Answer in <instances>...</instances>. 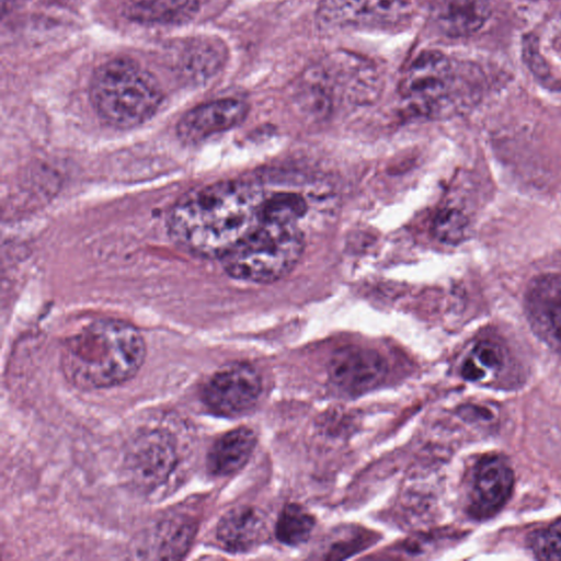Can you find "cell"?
Instances as JSON below:
<instances>
[{"label": "cell", "instance_id": "6da1fadb", "mask_svg": "<svg viewBox=\"0 0 561 561\" xmlns=\"http://www.w3.org/2000/svg\"><path fill=\"white\" fill-rule=\"evenodd\" d=\"M265 196L260 183L250 179L193 188L170 209L169 234L194 256L221 260L260 224Z\"/></svg>", "mask_w": 561, "mask_h": 561}, {"label": "cell", "instance_id": "7a4b0ae2", "mask_svg": "<svg viewBox=\"0 0 561 561\" xmlns=\"http://www.w3.org/2000/svg\"><path fill=\"white\" fill-rule=\"evenodd\" d=\"M145 357V340L134 325L103 319L68 339L61 352V367L72 385L100 389L134 377Z\"/></svg>", "mask_w": 561, "mask_h": 561}, {"label": "cell", "instance_id": "3957f363", "mask_svg": "<svg viewBox=\"0 0 561 561\" xmlns=\"http://www.w3.org/2000/svg\"><path fill=\"white\" fill-rule=\"evenodd\" d=\"M90 99L105 124L128 129L156 114L163 93L157 79L138 62L115 58L101 65L93 73Z\"/></svg>", "mask_w": 561, "mask_h": 561}, {"label": "cell", "instance_id": "277c9868", "mask_svg": "<svg viewBox=\"0 0 561 561\" xmlns=\"http://www.w3.org/2000/svg\"><path fill=\"white\" fill-rule=\"evenodd\" d=\"M304 249V233L297 224L261 220L220 261L231 277L266 284L289 274L298 264Z\"/></svg>", "mask_w": 561, "mask_h": 561}, {"label": "cell", "instance_id": "5b68a950", "mask_svg": "<svg viewBox=\"0 0 561 561\" xmlns=\"http://www.w3.org/2000/svg\"><path fill=\"white\" fill-rule=\"evenodd\" d=\"M457 79L456 68L447 56L423 51L404 70L400 93L415 112L438 116L454 108Z\"/></svg>", "mask_w": 561, "mask_h": 561}, {"label": "cell", "instance_id": "8992f818", "mask_svg": "<svg viewBox=\"0 0 561 561\" xmlns=\"http://www.w3.org/2000/svg\"><path fill=\"white\" fill-rule=\"evenodd\" d=\"M172 435L164 430L146 431L127 448L123 467L128 482L140 491H152L167 481L176 466Z\"/></svg>", "mask_w": 561, "mask_h": 561}, {"label": "cell", "instance_id": "52a82bcc", "mask_svg": "<svg viewBox=\"0 0 561 561\" xmlns=\"http://www.w3.org/2000/svg\"><path fill=\"white\" fill-rule=\"evenodd\" d=\"M262 392L257 371L249 364L234 363L216 371L205 383L202 399L220 416H237L250 411Z\"/></svg>", "mask_w": 561, "mask_h": 561}, {"label": "cell", "instance_id": "ba28073f", "mask_svg": "<svg viewBox=\"0 0 561 561\" xmlns=\"http://www.w3.org/2000/svg\"><path fill=\"white\" fill-rule=\"evenodd\" d=\"M414 9V0H323L319 19L329 26H394Z\"/></svg>", "mask_w": 561, "mask_h": 561}, {"label": "cell", "instance_id": "9c48e42d", "mask_svg": "<svg viewBox=\"0 0 561 561\" xmlns=\"http://www.w3.org/2000/svg\"><path fill=\"white\" fill-rule=\"evenodd\" d=\"M514 485V472L500 456H485L474 467L469 512L478 519L496 514L507 502Z\"/></svg>", "mask_w": 561, "mask_h": 561}, {"label": "cell", "instance_id": "30bf717a", "mask_svg": "<svg viewBox=\"0 0 561 561\" xmlns=\"http://www.w3.org/2000/svg\"><path fill=\"white\" fill-rule=\"evenodd\" d=\"M248 104L238 99H220L199 104L178 122L176 134L184 144H198L236 127L247 117Z\"/></svg>", "mask_w": 561, "mask_h": 561}, {"label": "cell", "instance_id": "8fae6325", "mask_svg": "<svg viewBox=\"0 0 561 561\" xmlns=\"http://www.w3.org/2000/svg\"><path fill=\"white\" fill-rule=\"evenodd\" d=\"M526 312L535 333L561 351V275L536 277L526 293Z\"/></svg>", "mask_w": 561, "mask_h": 561}, {"label": "cell", "instance_id": "7c38bea8", "mask_svg": "<svg viewBox=\"0 0 561 561\" xmlns=\"http://www.w3.org/2000/svg\"><path fill=\"white\" fill-rule=\"evenodd\" d=\"M387 365L377 352L352 346L336 352L331 358V381L347 394H359L377 386L385 377Z\"/></svg>", "mask_w": 561, "mask_h": 561}, {"label": "cell", "instance_id": "4fadbf2b", "mask_svg": "<svg viewBox=\"0 0 561 561\" xmlns=\"http://www.w3.org/2000/svg\"><path fill=\"white\" fill-rule=\"evenodd\" d=\"M266 535V519L253 506L242 505L228 511L219 520L216 537L231 552H247L261 543Z\"/></svg>", "mask_w": 561, "mask_h": 561}, {"label": "cell", "instance_id": "5bb4252c", "mask_svg": "<svg viewBox=\"0 0 561 561\" xmlns=\"http://www.w3.org/2000/svg\"><path fill=\"white\" fill-rule=\"evenodd\" d=\"M431 15L435 26L448 36L478 31L490 15L489 0H434Z\"/></svg>", "mask_w": 561, "mask_h": 561}, {"label": "cell", "instance_id": "9a60e30c", "mask_svg": "<svg viewBox=\"0 0 561 561\" xmlns=\"http://www.w3.org/2000/svg\"><path fill=\"white\" fill-rule=\"evenodd\" d=\"M255 444V433L249 427L241 426L225 433L208 451V470L216 476L237 472L250 459Z\"/></svg>", "mask_w": 561, "mask_h": 561}, {"label": "cell", "instance_id": "2e32d148", "mask_svg": "<svg viewBox=\"0 0 561 561\" xmlns=\"http://www.w3.org/2000/svg\"><path fill=\"white\" fill-rule=\"evenodd\" d=\"M198 10V0H146L133 4L127 16L142 24L178 25L194 19Z\"/></svg>", "mask_w": 561, "mask_h": 561}, {"label": "cell", "instance_id": "e0dca14e", "mask_svg": "<svg viewBox=\"0 0 561 561\" xmlns=\"http://www.w3.org/2000/svg\"><path fill=\"white\" fill-rule=\"evenodd\" d=\"M196 526L185 517H172L157 525L151 538L154 558H182L193 542Z\"/></svg>", "mask_w": 561, "mask_h": 561}, {"label": "cell", "instance_id": "ac0fdd59", "mask_svg": "<svg viewBox=\"0 0 561 561\" xmlns=\"http://www.w3.org/2000/svg\"><path fill=\"white\" fill-rule=\"evenodd\" d=\"M180 59L181 72L194 80H203L215 75L225 61L222 44L210 38L190 43Z\"/></svg>", "mask_w": 561, "mask_h": 561}, {"label": "cell", "instance_id": "d6986e66", "mask_svg": "<svg viewBox=\"0 0 561 561\" xmlns=\"http://www.w3.org/2000/svg\"><path fill=\"white\" fill-rule=\"evenodd\" d=\"M505 350L496 341L484 339L474 344L470 356L462 365V376L466 379L478 381L489 374L500 371L505 363Z\"/></svg>", "mask_w": 561, "mask_h": 561}, {"label": "cell", "instance_id": "ffe728a7", "mask_svg": "<svg viewBox=\"0 0 561 561\" xmlns=\"http://www.w3.org/2000/svg\"><path fill=\"white\" fill-rule=\"evenodd\" d=\"M314 527L312 515L296 503L287 504L276 523V537L288 546H297L308 540Z\"/></svg>", "mask_w": 561, "mask_h": 561}, {"label": "cell", "instance_id": "44dd1931", "mask_svg": "<svg viewBox=\"0 0 561 561\" xmlns=\"http://www.w3.org/2000/svg\"><path fill=\"white\" fill-rule=\"evenodd\" d=\"M307 211V204L299 194L277 192L266 194L261 220L280 224H297Z\"/></svg>", "mask_w": 561, "mask_h": 561}, {"label": "cell", "instance_id": "7402d4cb", "mask_svg": "<svg viewBox=\"0 0 561 561\" xmlns=\"http://www.w3.org/2000/svg\"><path fill=\"white\" fill-rule=\"evenodd\" d=\"M529 547L537 559L561 560V518L535 530Z\"/></svg>", "mask_w": 561, "mask_h": 561}, {"label": "cell", "instance_id": "603a6c76", "mask_svg": "<svg viewBox=\"0 0 561 561\" xmlns=\"http://www.w3.org/2000/svg\"><path fill=\"white\" fill-rule=\"evenodd\" d=\"M466 225V218L460 211L445 209L434 221V232L444 242H457L463 237Z\"/></svg>", "mask_w": 561, "mask_h": 561}, {"label": "cell", "instance_id": "cb8c5ba5", "mask_svg": "<svg viewBox=\"0 0 561 561\" xmlns=\"http://www.w3.org/2000/svg\"><path fill=\"white\" fill-rule=\"evenodd\" d=\"M14 1H16V0H2V8L5 5V3L9 4V3H12Z\"/></svg>", "mask_w": 561, "mask_h": 561}]
</instances>
